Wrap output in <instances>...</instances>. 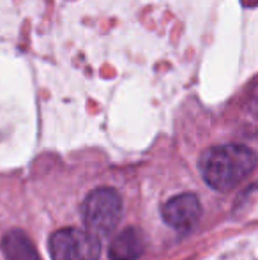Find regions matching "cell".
Instances as JSON below:
<instances>
[{"label":"cell","mask_w":258,"mask_h":260,"mask_svg":"<svg viewBox=\"0 0 258 260\" xmlns=\"http://www.w3.org/2000/svg\"><path fill=\"white\" fill-rule=\"evenodd\" d=\"M256 163V154L246 145H216L207 149L200 157V172L212 189L228 191L241 184L255 170Z\"/></svg>","instance_id":"6da1fadb"},{"label":"cell","mask_w":258,"mask_h":260,"mask_svg":"<svg viewBox=\"0 0 258 260\" xmlns=\"http://www.w3.org/2000/svg\"><path fill=\"white\" fill-rule=\"evenodd\" d=\"M145 251V236L136 226H128L114 237L108 248L112 260H138Z\"/></svg>","instance_id":"5b68a950"},{"label":"cell","mask_w":258,"mask_h":260,"mask_svg":"<svg viewBox=\"0 0 258 260\" xmlns=\"http://www.w3.org/2000/svg\"><path fill=\"white\" fill-rule=\"evenodd\" d=\"M161 214L166 225L180 232H188L195 229L196 223L200 221L202 206H200L198 197L193 193H180L177 197H172L161 207Z\"/></svg>","instance_id":"277c9868"},{"label":"cell","mask_w":258,"mask_h":260,"mask_svg":"<svg viewBox=\"0 0 258 260\" xmlns=\"http://www.w3.org/2000/svg\"><path fill=\"white\" fill-rule=\"evenodd\" d=\"M122 216V199L114 188H96L82 204V218L87 232L97 239L110 236Z\"/></svg>","instance_id":"7a4b0ae2"},{"label":"cell","mask_w":258,"mask_h":260,"mask_svg":"<svg viewBox=\"0 0 258 260\" xmlns=\"http://www.w3.org/2000/svg\"><path fill=\"white\" fill-rule=\"evenodd\" d=\"M52 260H99V239L87 230L60 229L52 234L48 243Z\"/></svg>","instance_id":"3957f363"},{"label":"cell","mask_w":258,"mask_h":260,"mask_svg":"<svg viewBox=\"0 0 258 260\" xmlns=\"http://www.w3.org/2000/svg\"><path fill=\"white\" fill-rule=\"evenodd\" d=\"M2 253L6 260H41L32 239L23 230H9L2 237Z\"/></svg>","instance_id":"8992f818"}]
</instances>
